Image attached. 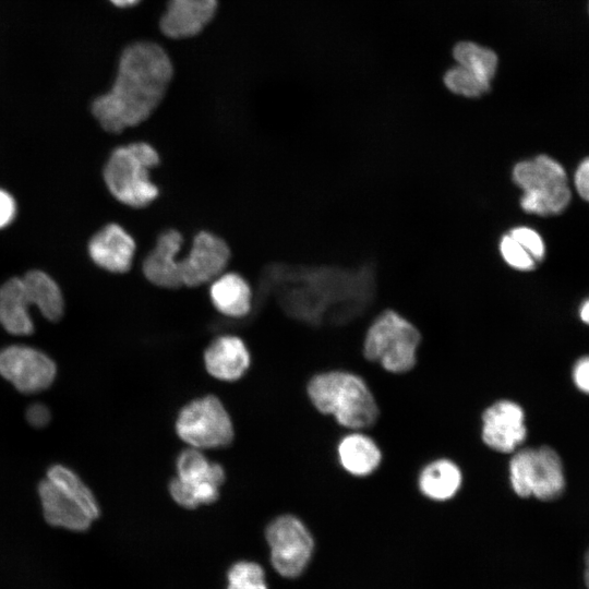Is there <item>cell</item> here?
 Segmentation results:
<instances>
[{
  "label": "cell",
  "mask_w": 589,
  "mask_h": 589,
  "mask_svg": "<svg viewBox=\"0 0 589 589\" xmlns=\"http://www.w3.org/2000/svg\"><path fill=\"white\" fill-rule=\"evenodd\" d=\"M314 408L350 430H363L375 424L380 409L368 384L347 371H327L314 375L306 385Z\"/></svg>",
  "instance_id": "3"
},
{
  "label": "cell",
  "mask_w": 589,
  "mask_h": 589,
  "mask_svg": "<svg viewBox=\"0 0 589 589\" xmlns=\"http://www.w3.org/2000/svg\"><path fill=\"white\" fill-rule=\"evenodd\" d=\"M44 517L48 524L71 531H85L99 517L95 495L70 468L53 465L38 484Z\"/></svg>",
  "instance_id": "5"
},
{
  "label": "cell",
  "mask_w": 589,
  "mask_h": 589,
  "mask_svg": "<svg viewBox=\"0 0 589 589\" xmlns=\"http://www.w3.org/2000/svg\"><path fill=\"white\" fill-rule=\"evenodd\" d=\"M587 13L589 15V0L587 1Z\"/></svg>",
  "instance_id": "37"
},
{
  "label": "cell",
  "mask_w": 589,
  "mask_h": 589,
  "mask_svg": "<svg viewBox=\"0 0 589 589\" xmlns=\"http://www.w3.org/2000/svg\"><path fill=\"white\" fill-rule=\"evenodd\" d=\"M32 304L22 277H12L0 286V324L10 334L26 336L34 332Z\"/></svg>",
  "instance_id": "20"
},
{
  "label": "cell",
  "mask_w": 589,
  "mask_h": 589,
  "mask_svg": "<svg viewBox=\"0 0 589 589\" xmlns=\"http://www.w3.org/2000/svg\"><path fill=\"white\" fill-rule=\"evenodd\" d=\"M22 278L32 304L48 321H59L63 315L64 301L57 281L39 269L28 271Z\"/></svg>",
  "instance_id": "23"
},
{
  "label": "cell",
  "mask_w": 589,
  "mask_h": 589,
  "mask_svg": "<svg viewBox=\"0 0 589 589\" xmlns=\"http://www.w3.org/2000/svg\"><path fill=\"white\" fill-rule=\"evenodd\" d=\"M580 320L589 325V298L584 300L578 309Z\"/></svg>",
  "instance_id": "33"
},
{
  "label": "cell",
  "mask_w": 589,
  "mask_h": 589,
  "mask_svg": "<svg viewBox=\"0 0 589 589\" xmlns=\"http://www.w3.org/2000/svg\"><path fill=\"white\" fill-rule=\"evenodd\" d=\"M175 429L178 437L189 447L218 449L235 438L231 417L215 395L197 397L178 412Z\"/></svg>",
  "instance_id": "9"
},
{
  "label": "cell",
  "mask_w": 589,
  "mask_h": 589,
  "mask_svg": "<svg viewBox=\"0 0 589 589\" xmlns=\"http://www.w3.org/2000/svg\"><path fill=\"white\" fill-rule=\"evenodd\" d=\"M227 589H267L264 569L255 562L235 563L227 574Z\"/></svg>",
  "instance_id": "25"
},
{
  "label": "cell",
  "mask_w": 589,
  "mask_h": 589,
  "mask_svg": "<svg viewBox=\"0 0 589 589\" xmlns=\"http://www.w3.org/2000/svg\"><path fill=\"white\" fill-rule=\"evenodd\" d=\"M572 376L576 387L589 395V356L581 357L576 361Z\"/></svg>",
  "instance_id": "30"
},
{
  "label": "cell",
  "mask_w": 589,
  "mask_h": 589,
  "mask_svg": "<svg viewBox=\"0 0 589 589\" xmlns=\"http://www.w3.org/2000/svg\"><path fill=\"white\" fill-rule=\"evenodd\" d=\"M0 375L25 394L48 388L57 375L53 360L43 351L22 345L0 350Z\"/></svg>",
  "instance_id": "13"
},
{
  "label": "cell",
  "mask_w": 589,
  "mask_h": 589,
  "mask_svg": "<svg viewBox=\"0 0 589 589\" xmlns=\"http://www.w3.org/2000/svg\"><path fill=\"white\" fill-rule=\"evenodd\" d=\"M508 232L529 251L538 264L543 261L545 244L537 230L527 226H518Z\"/></svg>",
  "instance_id": "28"
},
{
  "label": "cell",
  "mask_w": 589,
  "mask_h": 589,
  "mask_svg": "<svg viewBox=\"0 0 589 589\" xmlns=\"http://www.w3.org/2000/svg\"><path fill=\"white\" fill-rule=\"evenodd\" d=\"M16 202L3 189H0V229L8 227L16 216Z\"/></svg>",
  "instance_id": "29"
},
{
  "label": "cell",
  "mask_w": 589,
  "mask_h": 589,
  "mask_svg": "<svg viewBox=\"0 0 589 589\" xmlns=\"http://www.w3.org/2000/svg\"><path fill=\"white\" fill-rule=\"evenodd\" d=\"M265 537L275 570L286 578L300 576L314 551V540L306 526L293 515H280L268 524Z\"/></svg>",
  "instance_id": "11"
},
{
  "label": "cell",
  "mask_w": 589,
  "mask_h": 589,
  "mask_svg": "<svg viewBox=\"0 0 589 589\" xmlns=\"http://www.w3.org/2000/svg\"><path fill=\"white\" fill-rule=\"evenodd\" d=\"M172 76L171 59L161 46L133 43L123 49L113 84L93 100L91 112L108 133L120 134L135 128L159 107Z\"/></svg>",
  "instance_id": "1"
},
{
  "label": "cell",
  "mask_w": 589,
  "mask_h": 589,
  "mask_svg": "<svg viewBox=\"0 0 589 589\" xmlns=\"http://www.w3.org/2000/svg\"><path fill=\"white\" fill-rule=\"evenodd\" d=\"M498 249L503 260L512 268L528 272L538 265L529 251L509 232L502 236Z\"/></svg>",
  "instance_id": "27"
},
{
  "label": "cell",
  "mask_w": 589,
  "mask_h": 589,
  "mask_svg": "<svg viewBox=\"0 0 589 589\" xmlns=\"http://www.w3.org/2000/svg\"><path fill=\"white\" fill-rule=\"evenodd\" d=\"M574 185L579 196L589 203V157L578 165L574 173Z\"/></svg>",
  "instance_id": "31"
},
{
  "label": "cell",
  "mask_w": 589,
  "mask_h": 589,
  "mask_svg": "<svg viewBox=\"0 0 589 589\" xmlns=\"http://www.w3.org/2000/svg\"><path fill=\"white\" fill-rule=\"evenodd\" d=\"M290 304L301 318L322 324H345L361 316L373 303L376 277L373 264L294 269Z\"/></svg>",
  "instance_id": "2"
},
{
  "label": "cell",
  "mask_w": 589,
  "mask_h": 589,
  "mask_svg": "<svg viewBox=\"0 0 589 589\" xmlns=\"http://www.w3.org/2000/svg\"><path fill=\"white\" fill-rule=\"evenodd\" d=\"M513 491L520 497L552 501L565 490V474L560 455L550 446L521 448L508 464Z\"/></svg>",
  "instance_id": "8"
},
{
  "label": "cell",
  "mask_w": 589,
  "mask_h": 589,
  "mask_svg": "<svg viewBox=\"0 0 589 589\" xmlns=\"http://www.w3.org/2000/svg\"><path fill=\"white\" fill-rule=\"evenodd\" d=\"M453 56L459 67L491 87L498 64L497 56L493 50L471 41H462L454 47Z\"/></svg>",
  "instance_id": "24"
},
{
  "label": "cell",
  "mask_w": 589,
  "mask_h": 589,
  "mask_svg": "<svg viewBox=\"0 0 589 589\" xmlns=\"http://www.w3.org/2000/svg\"><path fill=\"white\" fill-rule=\"evenodd\" d=\"M337 457L345 471L353 477H368L382 464V450L366 434L352 432L337 445Z\"/></svg>",
  "instance_id": "21"
},
{
  "label": "cell",
  "mask_w": 589,
  "mask_h": 589,
  "mask_svg": "<svg viewBox=\"0 0 589 589\" xmlns=\"http://www.w3.org/2000/svg\"><path fill=\"white\" fill-rule=\"evenodd\" d=\"M184 236L177 228L160 231L141 264L143 277L154 287L179 289L181 280V250Z\"/></svg>",
  "instance_id": "15"
},
{
  "label": "cell",
  "mask_w": 589,
  "mask_h": 589,
  "mask_svg": "<svg viewBox=\"0 0 589 589\" xmlns=\"http://www.w3.org/2000/svg\"><path fill=\"white\" fill-rule=\"evenodd\" d=\"M208 297L215 310L231 318H241L252 309L253 291L239 273L225 272L208 285Z\"/></svg>",
  "instance_id": "19"
},
{
  "label": "cell",
  "mask_w": 589,
  "mask_h": 589,
  "mask_svg": "<svg viewBox=\"0 0 589 589\" xmlns=\"http://www.w3.org/2000/svg\"><path fill=\"white\" fill-rule=\"evenodd\" d=\"M586 570H585V584L587 586V588L589 589V564L586 565Z\"/></svg>",
  "instance_id": "35"
},
{
  "label": "cell",
  "mask_w": 589,
  "mask_h": 589,
  "mask_svg": "<svg viewBox=\"0 0 589 589\" xmlns=\"http://www.w3.org/2000/svg\"><path fill=\"white\" fill-rule=\"evenodd\" d=\"M115 7L118 8H130L137 4L141 0H109Z\"/></svg>",
  "instance_id": "34"
},
{
  "label": "cell",
  "mask_w": 589,
  "mask_h": 589,
  "mask_svg": "<svg viewBox=\"0 0 589 589\" xmlns=\"http://www.w3.org/2000/svg\"><path fill=\"white\" fill-rule=\"evenodd\" d=\"M231 260L228 242L209 230L197 231L191 241L189 251L181 256V280L187 288L209 285L227 271Z\"/></svg>",
  "instance_id": "12"
},
{
  "label": "cell",
  "mask_w": 589,
  "mask_h": 589,
  "mask_svg": "<svg viewBox=\"0 0 589 589\" xmlns=\"http://www.w3.org/2000/svg\"><path fill=\"white\" fill-rule=\"evenodd\" d=\"M421 342L418 328L394 310H385L370 325L363 356L389 373H406L417 363Z\"/></svg>",
  "instance_id": "7"
},
{
  "label": "cell",
  "mask_w": 589,
  "mask_h": 589,
  "mask_svg": "<svg viewBox=\"0 0 589 589\" xmlns=\"http://www.w3.org/2000/svg\"><path fill=\"white\" fill-rule=\"evenodd\" d=\"M481 440L494 452H516L527 436L525 411L513 400L501 399L490 405L481 414Z\"/></svg>",
  "instance_id": "14"
},
{
  "label": "cell",
  "mask_w": 589,
  "mask_h": 589,
  "mask_svg": "<svg viewBox=\"0 0 589 589\" xmlns=\"http://www.w3.org/2000/svg\"><path fill=\"white\" fill-rule=\"evenodd\" d=\"M136 241L121 225L109 223L95 232L87 243L89 259L111 274H125L133 265Z\"/></svg>",
  "instance_id": "16"
},
{
  "label": "cell",
  "mask_w": 589,
  "mask_h": 589,
  "mask_svg": "<svg viewBox=\"0 0 589 589\" xmlns=\"http://www.w3.org/2000/svg\"><path fill=\"white\" fill-rule=\"evenodd\" d=\"M461 485V469L455 461L447 458L435 459L426 464L418 477L420 492L435 502L453 498Z\"/></svg>",
  "instance_id": "22"
},
{
  "label": "cell",
  "mask_w": 589,
  "mask_h": 589,
  "mask_svg": "<svg viewBox=\"0 0 589 589\" xmlns=\"http://www.w3.org/2000/svg\"><path fill=\"white\" fill-rule=\"evenodd\" d=\"M49 409L43 404H33L26 410V420L34 428H44L50 421Z\"/></svg>",
  "instance_id": "32"
},
{
  "label": "cell",
  "mask_w": 589,
  "mask_h": 589,
  "mask_svg": "<svg viewBox=\"0 0 589 589\" xmlns=\"http://www.w3.org/2000/svg\"><path fill=\"white\" fill-rule=\"evenodd\" d=\"M217 7L218 0H168L159 28L172 39L196 36L213 20Z\"/></svg>",
  "instance_id": "17"
},
{
  "label": "cell",
  "mask_w": 589,
  "mask_h": 589,
  "mask_svg": "<svg viewBox=\"0 0 589 589\" xmlns=\"http://www.w3.org/2000/svg\"><path fill=\"white\" fill-rule=\"evenodd\" d=\"M446 87L454 94L468 98H478L490 91L484 85L458 64L450 68L444 75Z\"/></svg>",
  "instance_id": "26"
},
{
  "label": "cell",
  "mask_w": 589,
  "mask_h": 589,
  "mask_svg": "<svg viewBox=\"0 0 589 589\" xmlns=\"http://www.w3.org/2000/svg\"><path fill=\"white\" fill-rule=\"evenodd\" d=\"M176 476L168 484L171 498L181 507L197 508L215 503L226 481L224 467L201 449L187 447L176 459Z\"/></svg>",
  "instance_id": "10"
},
{
  "label": "cell",
  "mask_w": 589,
  "mask_h": 589,
  "mask_svg": "<svg viewBox=\"0 0 589 589\" xmlns=\"http://www.w3.org/2000/svg\"><path fill=\"white\" fill-rule=\"evenodd\" d=\"M585 563H586V565L589 564V549L585 554Z\"/></svg>",
  "instance_id": "36"
},
{
  "label": "cell",
  "mask_w": 589,
  "mask_h": 589,
  "mask_svg": "<svg viewBox=\"0 0 589 589\" xmlns=\"http://www.w3.org/2000/svg\"><path fill=\"white\" fill-rule=\"evenodd\" d=\"M160 161L159 152L147 141H134L115 147L103 169L108 192L127 207H148L160 193L152 179V172Z\"/></svg>",
  "instance_id": "4"
},
{
  "label": "cell",
  "mask_w": 589,
  "mask_h": 589,
  "mask_svg": "<svg viewBox=\"0 0 589 589\" xmlns=\"http://www.w3.org/2000/svg\"><path fill=\"white\" fill-rule=\"evenodd\" d=\"M512 178L520 188L522 211L539 216L562 213L572 200L567 173L554 158L539 155L513 167Z\"/></svg>",
  "instance_id": "6"
},
{
  "label": "cell",
  "mask_w": 589,
  "mask_h": 589,
  "mask_svg": "<svg viewBox=\"0 0 589 589\" xmlns=\"http://www.w3.org/2000/svg\"><path fill=\"white\" fill-rule=\"evenodd\" d=\"M203 362L207 373L223 382L241 378L251 365L245 342L236 335L216 337L204 351Z\"/></svg>",
  "instance_id": "18"
}]
</instances>
